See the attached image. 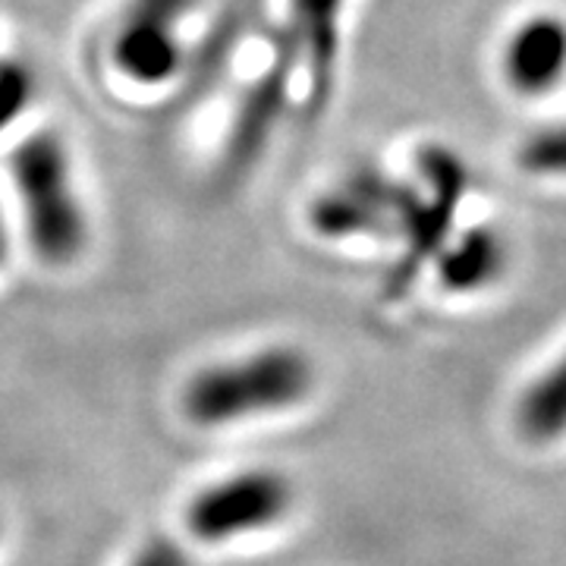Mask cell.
<instances>
[{
    "mask_svg": "<svg viewBox=\"0 0 566 566\" xmlns=\"http://www.w3.org/2000/svg\"><path fill=\"white\" fill-rule=\"evenodd\" d=\"M293 504V488L277 472H240L205 488L186 510V526L202 542H227L233 535L274 526Z\"/></svg>",
    "mask_w": 566,
    "mask_h": 566,
    "instance_id": "3",
    "label": "cell"
},
{
    "mask_svg": "<svg viewBox=\"0 0 566 566\" xmlns=\"http://www.w3.org/2000/svg\"><path fill=\"white\" fill-rule=\"evenodd\" d=\"M506 85L523 98H545L566 80V22L551 13L523 20L504 44Z\"/></svg>",
    "mask_w": 566,
    "mask_h": 566,
    "instance_id": "6",
    "label": "cell"
},
{
    "mask_svg": "<svg viewBox=\"0 0 566 566\" xmlns=\"http://www.w3.org/2000/svg\"><path fill=\"white\" fill-rule=\"evenodd\" d=\"M346 0H290L293 13V57L300 54L308 76V111H318L334 85L337 48H340V13Z\"/></svg>",
    "mask_w": 566,
    "mask_h": 566,
    "instance_id": "8",
    "label": "cell"
},
{
    "mask_svg": "<svg viewBox=\"0 0 566 566\" xmlns=\"http://www.w3.org/2000/svg\"><path fill=\"white\" fill-rule=\"evenodd\" d=\"M192 3L196 0H133L126 7L114 39V61L123 76L139 85H158L177 73L180 44L174 32Z\"/></svg>",
    "mask_w": 566,
    "mask_h": 566,
    "instance_id": "5",
    "label": "cell"
},
{
    "mask_svg": "<svg viewBox=\"0 0 566 566\" xmlns=\"http://www.w3.org/2000/svg\"><path fill=\"white\" fill-rule=\"evenodd\" d=\"M419 167H422V192H403V205H400V227L409 240V252L397 271L394 286L412 281V274L422 268L419 262L441 249L450 214L463 199V167L450 151L428 148Z\"/></svg>",
    "mask_w": 566,
    "mask_h": 566,
    "instance_id": "4",
    "label": "cell"
},
{
    "mask_svg": "<svg viewBox=\"0 0 566 566\" xmlns=\"http://www.w3.org/2000/svg\"><path fill=\"white\" fill-rule=\"evenodd\" d=\"M293 44L283 41L281 61L274 63L262 80L255 85H249L245 98L237 107V120L230 129V151H227V161L230 167H245L249 158H255V151L262 148L268 139V129L281 111L283 95H286V80H290V70H293Z\"/></svg>",
    "mask_w": 566,
    "mask_h": 566,
    "instance_id": "9",
    "label": "cell"
},
{
    "mask_svg": "<svg viewBox=\"0 0 566 566\" xmlns=\"http://www.w3.org/2000/svg\"><path fill=\"white\" fill-rule=\"evenodd\" d=\"M7 259V230H3V223H0V264Z\"/></svg>",
    "mask_w": 566,
    "mask_h": 566,
    "instance_id": "15",
    "label": "cell"
},
{
    "mask_svg": "<svg viewBox=\"0 0 566 566\" xmlns=\"http://www.w3.org/2000/svg\"><path fill=\"white\" fill-rule=\"evenodd\" d=\"M133 566H189V557L182 554V547H177L167 538H151L148 545L142 547L139 557L133 560Z\"/></svg>",
    "mask_w": 566,
    "mask_h": 566,
    "instance_id": "14",
    "label": "cell"
},
{
    "mask_svg": "<svg viewBox=\"0 0 566 566\" xmlns=\"http://www.w3.org/2000/svg\"><path fill=\"white\" fill-rule=\"evenodd\" d=\"M516 161L535 177H566V123L532 133L520 145Z\"/></svg>",
    "mask_w": 566,
    "mask_h": 566,
    "instance_id": "12",
    "label": "cell"
},
{
    "mask_svg": "<svg viewBox=\"0 0 566 566\" xmlns=\"http://www.w3.org/2000/svg\"><path fill=\"white\" fill-rule=\"evenodd\" d=\"M312 363L296 349H264L240 363L199 371L182 394V409L196 424H227L283 409L312 390Z\"/></svg>",
    "mask_w": 566,
    "mask_h": 566,
    "instance_id": "1",
    "label": "cell"
},
{
    "mask_svg": "<svg viewBox=\"0 0 566 566\" xmlns=\"http://www.w3.org/2000/svg\"><path fill=\"white\" fill-rule=\"evenodd\" d=\"M13 182L25 208L29 240L44 262H73L85 245V218L73 196L70 164L57 136L41 133L13 151Z\"/></svg>",
    "mask_w": 566,
    "mask_h": 566,
    "instance_id": "2",
    "label": "cell"
},
{
    "mask_svg": "<svg viewBox=\"0 0 566 566\" xmlns=\"http://www.w3.org/2000/svg\"><path fill=\"white\" fill-rule=\"evenodd\" d=\"M32 82L29 73L17 63H0V129L20 117V111L29 104Z\"/></svg>",
    "mask_w": 566,
    "mask_h": 566,
    "instance_id": "13",
    "label": "cell"
},
{
    "mask_svg": "<svg viewBox=\"0 0 566 566\" xmlns=\"http://www.w3.org/2000/svg\"><path fill=\"white\" fill-rule=\"evenodd\" d=\"M504 259L506 252L501 237L479 227V230L463 233L447 249L438 271H441V281H444L447 290L472 293V290H482L485 283H491L504 271Z\"/></svg>",
    "mask_w": 566,
    "mask_h": 566,
    "instance_id": "10",
    "label": "cell"
},
{
    "mask_svg": "<svg viewBox=\"0 0 566 566\" xmlns=\"http://www.w3.org/2000/svg\"><path fill=\"white\" fill-rule=\"evenodd\" d=\"M400 205L403 186H394L375 174H356L315 202L312 223L324 237L385 233L394 221L400 223Z\"/></svg>",
    "mask_w": 566,
    "mask_h": 566,
    "instance_id": "7",
    "label": "cell"
},
{
    "mask_svg": "<svg viewBox=\"0 0 566 566\" xmlns=\"http://www.w3.org/2000/svg\"><path fill=\"white\" fill-rule=\"evenodd\" d=\"M520 424L528 438L547 441L566 431V356L528 390L520 403Z\"/></svg>",
    "mask_w": 566,
    "mask_h": 566,
    "instance_id": "11",
    "label": "cell"
}]
</instances>
